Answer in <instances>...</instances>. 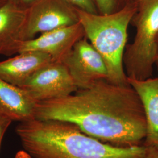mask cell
Returning <instances> with one entry per match:
<instances>
[{
    "label": "cell",
    "instance_id": "d6986e66",
    "mask_svg": "<svg viewBox=\"0 0 158 158\" xmlns=\"http://www.w3.org/2000/svg\"><path fill=\"white\" fill-rule=\"evenodd\" d=\"M155 65L156 66L158 71V54H157V56H156V60H155Z\"/></svg>",
    "mask_w": 158,
    "mask_h": 158
},
{
    "label": "cell",
    "instance_id": "8992f818",
    "mask_svg": "<svg viewBox=\"0 0 158 158\" xmlns=\"http://www.w3.org/2000/svg\"><path fill=\"white\" fill-rule=\"evenodd\" d=\"M20 87L36 102L66 97L78 90L66 65L56 62L40 69Z\"/></svg>",
    "mask_w": 158,
    "mask_h": 158
},
{
    "label": "cell",
    "instance_id": "8fae6325",
    "mask_svg": "<svg viewBox=\"0 0 158 158\" xmlns=\"http://www.w3.org/2000/svg\"><path fill=\"white\" fill-rule=\"evenodd\" d=\"M36 104L26 91L0 78V114L12 121H28L35 119Z\"/></svg>",
    "mask_w": 158,
    "mask_h": 158
},
{
    "label": "cell",
    "instance_id": "6da1fadb",
    "mask_svg": "<svg viewBox=\"0 0 158 158\" xmlns=\"http://www.w3.org/2000/svg\"><path fill=\"white\" fill-rule=\"evenodd\" d=\"M35 119L75 125L98 140L121 147L141 145L147 124L141 100L130 85L100 80L66 97L37 102Z\"/></svg>",
    "mask_w": 158,
    "mask_h": 158
},
{
    "label": "cell",
    "instance_id": "9c48e42d",
    "mask_svg": "<svg viewBox=\"0 0 158 158\" xmlns=\"http://www.w3.org/2000/svg\"><path fill=\"white\" fill-rule=\"evenodd\" d=\"M128 81L138 93L145 112L147 134L143 145L158 151V76L143 80L128 78Z\"/></svg>",
    "mask_w": 158,
    "mask_h": 158
},
{
    "label": "cell",
    "instance_id": "9a60e30c",
    "mask_svg": "<svg viewBox=\"0 0 158 158\" xmlns=\"http://www.w3.org/2000/svg\"><path fill=\"white\" fill-rule=\"evenodd\" d=\"M12 122V121L10 118L0 114V149L2 138Z\"/></svg>",
    "mask_w": 158,
    "mask_h": 158
},
{
    "label": "cell",
    "instance_id": "5bb4252c",
    "mask_svg": "<svg viewBox=\"0 0 158 158\" xmlns=\"http://www.w3.org/2000/svg\"><path fill=\"white\" fill-rule=\"evenodd\" d=\"M73 6L84 11L98 14L94 0H68Z\"/></svg>",
    "mask_w": 158,
    "mask_h": 158
},
{
    "label": "cell",
    "instance_id": "7a4b0ae2",
    "mask_svg": "<svg viewBox=\"0 0 158 158\" xmlns=\"http://www.w3.org/2000/svg\"><path fill=\"white\" fill-rule=\"evenodd\" d=\"M24 149L34 158H144L143 145L117 147L83 132L75 125L33 119L15 129Z\"/></svg>",
    "mask_w": 158,
    "mask_h": 158
},
{
    "label": "cell",
    "instance_id": "4fadbf2b",
    "mask_svg": "<svg viewBox=\"0 0 158 158\" xmlns=\"http://www.w3.org/2000/svg\"><path fill=\"white\" fill-rule=\"evenodd\" d=\"M131 0H94L98 14L106 15L120 11Z\"/></svg>",
    "mask_w": 158,
    "mask_h": 158
},
{
    "label": "cell",
    "instance_id": "3957f363",
    "mask_svg": "<svg viewBox=\"0 0 158 158\" xmlns=\"http://www.w3.org/2000/svg\"><path fill=\"white\" fill-rule=\"evenodd\" d=\"M76 8L85 36L101 55L107 69V81L116 85H130L125 72L123 57L128 28L136 11L135 2L120 11L106 15L93 14Z\"/></svg>",
    "mask_w": 158,
    "mask_h": 158
},
{
    "label": "cell",
    "instance_id": "277c9868",
    "mask_svg": "<svg viewBox=\"0 0 158 158\" xmlns=\"http://www.w3.org/2000/svg\"><path fill=\"white\" fill-rule=\"evenodd\" d=\"M136 11L130 25L136 29L133 42L125 50L123 63L128 78L152 77L158 52V0H133Z\"/></svg>",
    "mask_w": 158,
    "mask_h": 158
},
{
    "label": "cell",
    "instance_id": "e0dca14e",
    "mask_svg": "<svg viewBox=\"0 0 158 158\" xmlns=\"http://www.w3.org/2000/svg\"><path fill=\"white\" fill-rule=\"evenodd\" d=\"M33 157L25 150L19 151L16 153L15 158H32Z\"/></svg>",
    "mask_w": 158,
    "mask_h": 158
},
{
    "label": "cell",
    "instance_id": "ffe728a7",
    "mask_svg": "<svg viewBox=\"0 0 158 158\" xmlns=\"http://www.w3.org/2000/svg\"><path fill=\"white\" fill-rule=\"evenodd\" d=\"M6 1H7V0H0V6H1L2 4L4 3Z\"/></svg>",
    "mask_w": 158,
    "mask_h": 158
},
{
    "label": "cell",
    "instance_id": "ba28073f",
    "mask_svg": "<svg viewBox=\"0 0 158 158\" xmlns=\"http://www.w3.org/2000/svg\"><path fill=\"white\" fill-rule=\"evenodd\" d=\"M85 37L84 29L79 22L40 34L32 40L20 41L18 53L27 51L40 52L49 55L53 62H63L76 43Z\"/></svg>",
    "mask_w": 158,
    "mask_h": 158
},
{
    "label": "cell",
    "instance_id": "ac0fdd59",
    "mask_svg": "<svg viewBox=\"0 0 158 158\" xmlns=\"http://www.w3.org/2000/svg\"><path fill=\"white\" fill-rule=\"evenodd\" d=\"M144 158H158V151L147 149V153Z\"/></svg>",
    "mask_w": 158,
    "mask_h": 158
},
{
    "label": "cell",
    "instance_id": "2e32d148",
    "mask_svg": "<svg viewBox=\"0 0 158 158\" xmlns=\"http://www.w3.org/2000/svg\"><path fill=\"white\" fill-rule=\"evenodd\" d=\"M18 6L23 8V10H27L29 8L33 5L34 3L38 0H9Z\"/></svg>",
    "mask_w": 158,
    "mask_h": 158
},
{
    "label": "cell",
    "instance_id": "30bf717a",
    "mask_svg": "<svg viewBox=\"0 0 158 158\" xmlns=\"http://www.w3.org/2000/svg\"><path fill=\"white\" fill-rule=\"evenodd\" d=\"M52 62L49 55L42 52H20L0 62V78L20 87L36 72Z\"/></svg>",
    "mask_w": 158,
    "mask_h": 158
},
{
    "label": "cell",
    "instance_id": "7c38bea8",
    "mask_svg": "<svg viewBox=\"0 0 158 158\" xmlns=\"http://www.w3.org/2000/svg\"><path fill=\"white\" fill-rule=\"evenodd\" d=\"M27 10L9 0L0 6V55L11 56L18 53L19 35Z\"/></svg>",
    "mask_w": 158,
    "mask_h": 158
},
{
    "label": "cell",
    "instance_id": "5b68a950",
    "mask_svg": "<svg viewBox=\"0 0 158 158\" xmlns=\"http://www.w3.org/2000/svg\"><path fill=\"white\" fill-rule=\"evenodd\" d=\"M79 22L76 8L68 0H38L27 10L20 41Z\"/></svg>",
    "mask_w": 158,
    "mask_h": 158
},
{
    "label": "cell",
    "instance_id": "52a82bcc",
    "mask_svg": "<svg viewBox=\"0 0 158 158\" xmlns=\"http://www.w3.org/2000/svg\"><path fill=\"white\" fill-rule=\"evenodd\" d=\"M63 63L78 89L88 87L100 80H107L106 63L85 36L76 43Z\"/></svg>",
    "mask_w": 158,
    "mask_h": 158
}]
</instances>
